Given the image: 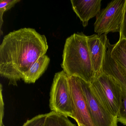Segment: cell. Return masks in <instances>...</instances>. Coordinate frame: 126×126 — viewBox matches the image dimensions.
I'll list each match as a JSON object with an SVG mask.
<instances>
[{
  "label": "cell",
  "instance_id": "obj_1",
  "mask_svg": "<svg viewBox=\"0 0 126 126\" xmlns=\"http://www.w3.org/2000/svg\"><path fill=\"white\" fill-rule=\"evenodd\" d=\"M48 47L45 36L34 29L23 28L10 32L0 46V75L9 80V85L17 86V81L45 55Z\"/></svg>",
  "mask_w": 126,
  "mask_h": 126
},
{
  "label": "cell",
  "instance_id": "obj_2",
  "mask_svg": "<svg viewBox=\"0 0 126 126\" xmlns=\"http://www.w3.org/2000/svg\"><path fill=\"white\" fill-rule=\"evenodd\" d=\"M61 66L68 77L81 78L91 84L96 78L87 43L83 33H74L67 38Z\"/></svg>",
  "mask_w": 126,
  "mask_h": 126
},
{
  "label": "cell",
  "instance_id": "obj_3",
  "mask_svg": "<svg viewBox=\"0 0 126 126\" xmlns=\"http://www.w3.org/2000/svg\"><path fill=\"white\" fill-rule=\"evenodd\" d=\"M92 93L98 101L117 119L122 102V90L111 76L102 73L90 84Z\"/></svg>",
  "mask_w": 126,
  "mask_h": 126
},
{
  "label": "cell",
  "instance_id": "obj_4",
  "mask_svg": "<svg viewBox=\"0 0 126 126\" xmlns=\"http://www.w3.org/2000/svg\"><path fill=\"white\" fill-rule=\"evenodd\" d=\"M49 106L52 111L73 118L68 76L63 70L55 74L50 92Z\"/></svg>",
  "mask_w": 126,
  "mask_h": 126
},
{
  "label": "cell",
  "instance_id": "obj_5",
  "mask_svg": "<svg viewBox=\"0 0 126 126\" xmlns=\"http://www.w3.org/2000/svg\"><path fill=\"white\" fill-rule=\"evenodd\" d=\"M126 0H114L96 16L94 24V32L98 35L121 31L125 11Z\"/></svg>",
  "mask_w": 126,
  "mask_h": 126
},
{
  "label": "cell",
  "instance_id": "obj_6",
  "mask_svg": "<svg viewBox=\"0 0 126 126\" xmlns=\"http://www.w3.org/2000/svg\"><path fill=\"white\" fill-rule=\"evenodd\" d=\"M73 108V118L78 124L82 126H95L89 112L86 99L82 91L80 79L68 77Z\"/></svg>",
  "mask_w": 126,
  "mask_h": 126
},
{
  "label": "cell",
  "instance_id": "obj_7",
  "mask_svg": "<svg viewBox=\"0 0 126 126\" xmlns=\"http://www.w3.org/2000/svg\"><path fill=\"white\" fill-rule=\"evenodd\" d=\"M80 79L83 93L95 126H117L118 121L99 103L92 93L90 83Z\"/></svg>",
  "mask_w": 126,
  "mask_h": 126
},
{
  "label": "cell",
  "instance_id": "obj_8",
  "mask_svg": "<svg viewBox=\"0 0 126 126\" xmlns=\"http://www.w3.org/2000/svg\"><path fill=\"white\" fill-rule=\"evenodd\" d=\"M108 39L107 34L87 36V43L96 78L102 73V66Z\"/></svg>",
  "mask_w": 126,
  "mask_h": 126
},
{
  "label": "cell",
  "instance_id": "obj_9",
  "mask_svg": "<svg viewBox=\"0 0 126 126\" xmlns=\"http://www.w3.org/2000/svg\"><path fill=\"white\" fill-rule=\"evenodd\" d=\"M101 0H71L74 11L79 18L84 27L90 19L96 16L101 11Z\"/></svg>",
  "mask_w": 126,
  "mask_h": 126
},
{
  "label": "cell",
  "instance_id": "obj_10",
  "mask_svg": "<svg viewBox=\"0 0 126 126\" xmlns=\"http://www.w3.org/2000/svg\"><path fill=\"white\" fill-rule=\"evenodd\" d=\"M102 70V73L111 76L119 83L121 87L122 95L126 96V76L121 72L114 62L107 47L103 62Z\"/></svg>",
  "mask_w": 126,
  "mask_h": 126
},
{
  "label": "cell",
  "instance_id": "obj_11",
  "mask_svg": "<svg viewBox=\"0 0 126 126\" xmlns=\"http://www.w3.org/2000/svg\"><path fill=\"white\" fill-rule=\"evenodd\" d=\"M107 45L114 62L126 76V40L119 39L116 43L112 45L108 39Z\"/></svg>",
  "mask_w": 126,
  "mask_h": 126
},
{
  "label": "cell",
  "instance_id": "obj_12",
  "mask_svg": "<svg viewBox=\"0 0 126 126\" xmlns=\"http://www.w3.org/2000/svg\"><path fill=\"white\" fill-rule=\"evenodd\" d=\"M50 59L45 55L38 59L25 74L23 80L27 84L34 83L47 70Z\"/></svg>",
  "mask_w": 126,
  "mask_h": 126
},
{
  "label": "cell",
  "instance_id": "obj_13",
  "mask_svg": "<svg viewBox=\"0 0 126 126\" xmlns=\"http://www.w3.org/2000/svg\"><path fill=\"white\" fill-rule=\"evenodd\" d=\"M43 126H76L68 117L54 111L47 113Z\"/></svg>",
  "mask_w": 126,
  "mask_h": 126
},
{
  "label": "cell",
  "instance_id": "obj_14",
  "mask_svg": "<svg viewBox=\"0 0 126 126\" xmlns=\"http://www.w3.org/2000/svg\"><path fill=\"white\" fill-rule=\"evenodd\" d=\"M20 0H0V35L3 34L2 31L3 24V15L5 12L10 10Z\"/></svg>",
  "mask_w": 126,
  "mask_h": 126
},
{
  "label": "cell",
  "instance_id": "obj_15",
  "mask_svg": "<svg viewBox=\"0 0 126 126\" xmlns=\"http://www.w3.org/2000/svg\"><path fill=\"white\" fill-rule=\"evenodd\" d=\"M47 115V113H46L36 116L28 120L22 126H43Z\"/></svg>",
  "mask_w": 126,
  "mask_h": 126
},
{
  "label": "cell",
  "instance_id": "obj_16",
  "mask_svg": "<svg viewBox=\"0 0 126 126\" xmlns=\"http://www.w3.org/2000/svg\"><path fill=\"white\" fill-rule=\"evenodd\" d=\"M122 102L117 117L118 122L126 125V96L122 95Z\"/></svg>",
  "mask_w": 126,
  "mask_h": 126
},
{
  "label": "cell",
  "instance_id": "obj_17",
  "mask_svg": "<svg viewBox=\"0 0 126 126\" xmlns=\"http://www.w3.org/2000/svg\"><path fill=\"white\" fill-rule=\"evenodd\" d=\"M0 126H5L3 123V118L4 114V103L2 95V85L0 84Z\"/></svg>",
  "mask_w": 126,
  "mask_h": 126
},
{
  "label": "cell",
  "instance_id": "obj_18",
  "mask_svg": "<svg viewBox=\"0 0 126 126\" xmlns=\"http://www.w3.org/2000/svg\"><path fill=\"white\" fill-rule=\"evenodd\" d=\"M119 39H125L126 40V11L125 12L122 20V24L121 27V31L119 32Z\"/></svg>",
  "mask_w": 126,
  "mask_h": 126
},
{
  "label": "cell",
  "instance_id": "obj_19",
  "mask_svg": "<svg viewBox=\"0 0 126 126\" xmlns=\"http://www.w3.org/2000/svg\"><path fill=\"white\" fill-rule=\"evenodd\" d=\"M125 10L126 11V3H125Z\"/></svg>",
  "mask_w": 126,
  "mask_h": 126
},
{
  "label": "cell",
  "instance_id": "obj_20",
  "mask_svg": "<svg viewBox=\"0 0 126 126\" xmlns=\"http://www.w3.org/2000/svg\"><path fill=\"white\" fill-rule=\"evenodd\" d=\"M78 126H82V125H80L79 124H78Z\"/></svg>",
  "mask_w": 126,
  "mask_h": 126
}]
</instances>
